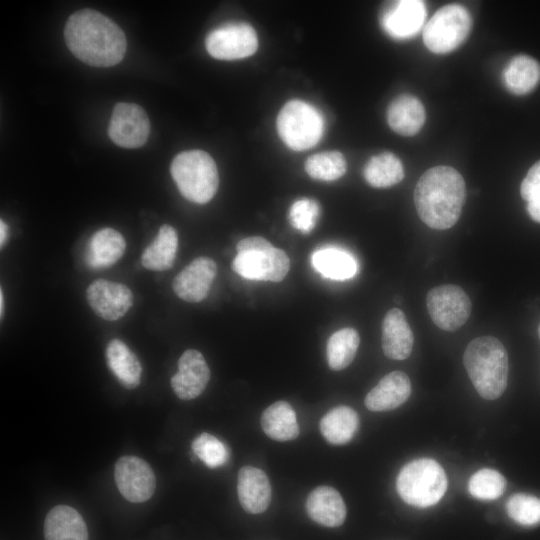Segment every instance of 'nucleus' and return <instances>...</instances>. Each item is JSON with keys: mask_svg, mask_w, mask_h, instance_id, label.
I'll use <instances>...</instances> for the list:
<instances>
[{"mask_svg": "<svg viewBox=\"0 0 540 540\" xmlns=\"http://www.w3.org/2000/svg\"><path fill=\"white\" fill-rule=\"evenodd\" d=\"M448 480L441 465L430 458L407 463L399 472L396 487L404 502L416 507L435 505L445 494Z\"/></svg>", "mask_w": 540, "mask_h": 540, "instance_id": "nucleus-6", "label": "nucleus"}, {"mask_svg": "<svg viewBox=\"0 0 540 540\" xmlns=\"http://www.w3.org/2000/svg\"><path fill=\"white\" fill-rule=\"evenodd\" d=\"M217 274V265L209 257L195 258L172 282L174 293L186 302L197 303L204 300Z\"/></svg>", "mask_w": 540, "mask_h": 540, "instance_id": "nucleus-14", "label": "nucleus"}, {"mask_svg": "<svg viewBox=\"0 0 540 540\" xmlns=\"http://www.w3.org/2000/svg\"><path fill=\"white\" fill-rule=\"evenodd\" d=\"M426 17L424 2L401 0L393 2L382 14L384 31L395 39L414 36L423 26Z\"/></svg>", "mask_w": 540, "mask_h": 540, "instance_id": "nucleus-16", "label": "nucleus"}, {"mask_svg": "<svg viewBox=\"0 0 540 540\" xmlns=\"http://www.w3.org/2000/svg\"><path fill=\"white\" fill-rule=\"evenodd\" d=\"M45 540H88V530L81 514L68 505H57L46 515Z\"/></svg>", "mask_w": 540, "mask_h": 540, "instance_id": "nucleus-21", "label": "nucleus"}, {"mask_svg": "<svg viewBox=\"0 0 540 540\" xmlns=\"http://www.w3.org/2000/svg\"><path fill=\"white\" fill-rule=\"evenodd\" d=\"M538 191H540V160L529 169L520 185V194L525 201H529Z\"/></svg>", "mask_w": 540, "mask_h": 540, "instance_id": "nucleus-37", "label": "nucleus"}, {"mask_svg": "<svg viewBox=\"0 0 540 540\" xmlns=\"http://www.w3.org/2000/svg\"><path fill=\"white\" fill-rule=\"evenodd\" d=\"M150 123L145 111L134 103L120 102L115 105L110 119L108 134L111 140L124 148H137L148 139Z\"/></svg>", "mask_w": 540, "mask_h": 540, "instance_id": "nucleus-12", "label": "nucleus"}, {"mask_svg": "<svg viewBox=\"0 0 540 540\" xmlns=\"http://www.w3.org/2000/svg\"><path fill=\"white\" fill-rule=\"evenodd\" d=\"M237 493L239 502L246 512L263 513L271 501L269 478L259 468L244 466L238 473Z\"/></svg>", "mask_w": 540, "mask_h": 540, "instance_id": "nucleus-17", "label": "nucleus"}, {"mask_svg": "<svg viewBox=\"0 0 540 540\" xmlns=\"http://www.w3.org/2000/svg\"><path fill=\"white\" fill-rule=\"evenodd\" d=\"M64 37L74 56L95 67L118 64L127 46L121 28L102 13L91 9L76 11L68 18Z\"/></svg>", "mask_w": 540, "mask_h": 540, "instance_id": "nucleus-1", "label": "nucleus"}, {"mask_svg": "<svg viewBox=\"0 0 540 540\" xmlns=\"http://www.w3.org/2000/svg\"><path fill=\"white\" fill-rule=\"evenodd\" d=\"M319 216V204L313 199L303 198L295 201L289 210L291 225L307 234L316 226Z\"/></svg>", "mask_w": 540, "mask_h": 540, "instance_id": "nucleus-36", "label": "nucleus"}, {"mask_svg": "<svg viewBox=\"0 0 540 540\" xmlns=\"http://www.w3.org/2000/svg\"><path fill=\"white\" fill-rule=\"evenodd\" d=\"M126 242L120 232L113 228L96 231L90 238L86 263L94 269H103L114 265L124 254Z\"/></svg>", "mask_w": 540, "mask_h": 540, "instance_id": "nucleus-22", "label": "nucleus"}, {"mask_svg": "<svg viewBox=\"0 0 540 540\" xmlns=\"http://www.w3.org/2000/svg\"><path fill=\"white\" fill-rule=\"evenodd\" d=\"M309 517L326 527H338L346 518V505L340 493L329 486L313 489L306 500Z\"/></svg>", "mask_w": 540, "mask_h": 540, "instance_id": "nucleus-20", "label": "nucleus"}, {"mask_svg": "<svg viewBox=\"0 0 540 540\" xmlns=\"http://www.w3.org/2000/svg\"><path fill=\"white\" fill-rule=\"evenodd\" d=\"M390 128L402 136H413L425 122V109L415 96L403 94L396 97L387 109Z\"/></svg>", "mask_w": 540, "mask_h": 540, "instance_id": "nucleus-23", "label": "nucleus"}, {"mask_svg": "<svg viewBox=\"0 0 540 540\" xmlns=\"http://www.w3.org/2000/svg\"><path fill=\"white\" fill-rule=\"evenodd\" d=\"M428 313L434 324L445 331H456L471 314L472 304L465 291L453 284L431 289L426 297Z\"/></svg>", "mask_w": 540, "mask_h": 540, "instance_id": "nucleus-9", "label": "nucleus"}, {"mask_svg": "<svg viewBox=\"0 0 540 540\" xmlns=\"http://www.w3.org/2000/svg\"><path fill=\"white\" fill-rule=\"evenodd\" d=\"M7 233H8L7 225L3 220H1L0 221V244H1V248L3 247V244L5 243V241L7 239Z\"/></svg>", "mask_w": 540, "mask_h": 540, "instance_id": "nucleus-39", "label": "nucleus"}, {"mask_svg": "<svg viewBox=\"0 0 540 540\" xmlns=\"http://www.w3.org/2000/svg\"><path fill=\"white\" fill-rule=\"evenodd\" d=\"M312 265L324 277L333 280H346L357 273L354 258L336 248H324L314 252Z\"/></svg>", "mask_w": 540, "mask_h": 540, "instance_id": "nucleus-30", "label": "nucleus"}, {"mask_svg": "<svg viewBox=\"0 0 540 540\" xmlns=\"http://www.w3.org/2000/svg\"><path fill=\"white\" fill-rule=\"evenodd\" d=\"M208 53L220 60H236L253 55L258 48L257 34L247 23H230L211 31L205 40Z\"/></svg>", "mask_w": 540, "mask_h": 540, "instance_id": "nucleus-10", "label": "nucleus"}, {"mask_svg": "<svg viewBox=\"0 0 540 540\" xmlns=\"http://www.w3.org/2000/svg\"><path fill=\"white\" fill-rule=\"evenodd\" d=\"M236 249L232 268L246 279L280 282L290 269L286 252L273 247L263 237L244 238L238 242Z\"/></svg>", "mask_w": 540, "mask_h": 540, "instance_id": "nucleus-5", "label": "nucleus"}, {"mask_svg": "<svg viewBox=\"0 0 540 540\" xmlns=\"http://www.w3.org/2000/svg\"><path fill=\"white\" fill-rule=\"evenodd\" d=\"M413 332L402 310L390 309L382 322V349L386 357L404 360L412 352Z\"/></svg>", "mask_w": 540, "mask_h": 540, "instance_id": "nucleus-19", "label": "nucleus"}, {"mask_svg": "<svg viewBox=\"0 0 540 540\" xmlns=\"http://www.w3.org/2000/svg\"><path fill=\"white\" fill-rule=\"evenodd\" d=\"M3 304H4V298H3V291L1 289L0 290V316L1 318L3 317V312H4Z\"/></svg>", "mask_w": 540, "mask_h": 540, "instance_id": "nucleus-40", "label": "nucleus"}, {"mask_svg": "<svg viewBox=\"0 0 540 540\" xmlns=\"http://www.w3.org/2000/svg\"><path fill=\"white\" fill-rule=\"evenodd\" d=\"M114 476L119 492L130 502H145L155 492V474L150 465L139 457L119 458L115 464Z\"/></svg>", "mask_w": 540, "mask_h": 540, "instance_id": "nucleus-11", "label": "nucleus"}, {"mask_svg": "<svg viewBox=\"0 0 540 540\" xmlns=\"http://www.w3.org/2000/svg\"><path fill=\"white\" fill-rule=\"evenodd\" d=\"M359 427L356 411L348 406H337L328 411L320 420V431L331 444L348 443Z\"/></svg>", "mask_w": 540, "mask_h": 540, "instance_id": "nucleus-27", "label": "nucleus"}, {"mask_svg": "<svg viewBox=\"0 0 540 540\" xmlns=\"http://www.w3.org/2000/svg\"><path fill=\"white\" fill-rule=\"evenodd\" d=\"M508 515L518 524L533 526L540 523V499L529 494H515L507 504Z\"/></svg>", "mask_w": 540, "mask_h": 540, "instance_id": "nucleus-35", "label": "nucleus"}, {"mask_svg": "<svg viewBox=\"0 0 540 540\" xmlns=\"http://www.w3.org/2000/svg\"><path fill=\"white\" fill-rule=\"evenodd\" d=\"M503 80L510 92L516 95L527 94L540 80V65L528 55H518L505 68Z\"/></svg>", "mask_w": 540, "mask_h": 540, "instance_id": "nucleus-28", "label": "nucleus"}, {"mask_svg": "<svg viewBox=\"0 0 540 540\" xmlns=\"http://www.w3.org/2000/svg\"><path fill=\"white\" fill-rule=\"evenodd\" d=\"M324 119L312 105L291 100L280 110L277 130L283 142L296 151L315 146L324 133Z\"/></svg>", "mask_w": 540, "mask_h": 540, "instance_id": "nucleus-7", "label": "nucleus"}, {"mask_svg": "<svg viewBox=\"0 0 540 540\" xmlns=\"http://www.w3.org/2000/svg\"><path fill=\"white\" fill-rule=\"evenodd\" d=\"M194 454L209 468L223 466L229 459L227 446L209 433H201L192 442Z\"/></svg>", "mask_w": 540, "mask_h": 540, "instance_id": "nucleus-34", "label": "nucleus"}, {"mask_svg": "<svg viewBox=\"0 0 540 540\" xmlns=\"http://www.w3.org/2000/svg\"><path fill=\"white\" fill-rule=\"evenodd\" d=\"M347 169L344 156L338 151H327L312 155L305 162V170L313 179L334 181L342 177Z\"/></svg>", "mask_w": 540, "mask_h": 540, "instance_id": "nucleus-32", "label": "nucleus"}, {"mask_svg": "<svg viewBox=\"0 0 540 540\" xmlns=\"http://www.w3.org/2000/svg\"><path fill=\"white\" fill-rule=\"evenodd\" d=\"M364 177L375 188H387L398 184L404 178V168L393 153L384 152L373 156L364 168Z\"/></svg>", "mask_w": 540, "mask_h": 540, "instance_id": "nucleus-29", "label": "nucleus"}, {"mask_svg": "<svg viewBox=\"0 0 540 540\" xmlns=\"http://www.w3.org/2000/svg\"><path fill=\"white\" fill-rule=\"evenodd\" d=\"M209 379L210 370L203 355L188 349L178 360V371L171 378V387L178 398L191 400L205 390Z\"/></svg>", "mask_w": 540, "mask_h": 540, "instance_id": "nucleus-15", "label": "nucleus"}, {"mask_svg": "<svg viewBox=\"0 0 540 540\" xmlns=\"http://www.w3.org/2000/svg\"><path fill=\"white\" fill-rule=\"evenodd\" d=\"M360 343L358 332L346 327L333 333L326 348L330 369L339 371L349 366L355 358Z\"/></svg>", "mask_w": 540, "mask_h": 540, "instance_id": "nucleus-31", "label": "nucleus"}, {"mask_svg": "<svg viewBox=\"0 0 540 540\" xmlns=\"http://www.w3.org/2000/svg\"><path fill=\"white\" fill-rule=\"evenodd\" d=\"M463 362L481 397L494 400L503 394L507 387L509 361L504 345L497 338L473 339L465 349Z\"/></svg>", "mask_w": 540, "mask_h": 540, "instance_id": "nucleus-3", "label": "nucleus"}, {"mask_svg": "<svg viewBox=\"0 0 540 540\" xmlns=\"http://www.w3.org/2000/svg\"><path fill=\"white\" fill-rule=\"evenodd\" d=\"M471 26V16L465 7L459 4L445 5L425 25L424 44L433 53H449L464 42Z\"/></svg>", "mask_w": 540, "mask_h": 540, "instance_id": "nucleus-8", "label": "nucleus"}, {"mask_svg": "<svg viewBox=\"0 0 540 540\" xmlns=\"http://www.w3.org/2000/svg\"><path fill=\"white\" fill-rule=\"evenodd\" d=\"M527 212L530 217L540 223V191L535 193L529 201H527Z\"/></svg>", "mask_w": 540, "mask_h": 540, "instance_id": "nucleus-38", "label": "nucleus"}, {"mask_svg": "<svg viewBox=\"0 0 540 540\" xmlns=\"http://www.w3.org/2000/svg\"><path fill=\"white\" fill-rule=\"evenodd\" d=\"M411 394L409 377L401 371L385 375L365 397V406L374 412L393 410L407 401Z\"/></svg>", "mask_w": 540, "mask_h": 540, "instance_id": "nucleus-18", "label": "nucleus"}, {"mask_svg": "<svg viewBox=\"0 0 540 540\" xmlns=\"http://www.w3.org/2000/svg\"><path fill=\"white\" fill-rule=\"evenodd\" d=\"M180 193L198 204L209 202L217 192L219 176L213 158L202 150L179 153L170 167Z\"/></svg>", "mask_w": 540, "mask_h": 540, "instance_id": "nucleus-4", "label": "nucleus"}, {"mask_svg": "<svg viewBox=\"0 0 540 540\" xmlns=\"http://www.w3.org/2000/svg\"><path fill=\"white\" fill-rule=\"evenodd\" d=\"M86 298L94 313L107 321L120 319L133 305V294L126 285L105 279L92 282Z\"/></svg>", "mask_w": 540, "mask_h": 540, "instance_id": "nucleus-13", "label": "nucleus"}, {"mask_svg": "<svg viewBox=\"0 0 540 540\" xmlns=\"http://www.w3.org/2000/svg\"><path fill=\"white\" fill-rule=\"evenodd\" d=\"M265 434L276 441H289L299 435V425L293 407L280 400L267 407L261 416Z\"/></svg>", "mask_w": 540, "mask_h": 540, "instance_id": "nucleus-26", "label": "nucleus"}, {"mask_svg": "<svg viewBox=\"0 0 540 540\" xmlns=\"http://www.w3.org/2000/svg\"><path fill=\"white\" fill-rule=\"evenodd\" d=\"M466 199L465 181L450 166L425 171L414 189V203L420 219L430 228L445 230L456 224Z\"/></svg>", "mask_w": 540, "mask_h": 540, "instance_id": "nucleus-2", "label": "nucleus"}, {"mask_svg": "<svg viewBox=\"0 0 540 540\" xmlns=\"http://www.w3.org/2000/svg\"><path fill=\"white\" fill-rule=\"evenodd\" d=\"M538 335H539V338H540V324L538 326Z\"/></svg>", "mask_w": 540, "mask_h": 540, "instance_id": "nucleus-41", "label": "nucleus"}, {"mask_svg": "<svg viewBox=\"0 0 540 540\" xmlns=\"http://www.w3.org/2000/svg\"><path fill=\"white\" fill-rule=\"evenodd\" d=\"M178 249V234L176 230L164 224L160 227L153 242L145 248L141 255L142 265L152 271L170 269Z\"/></svg>", "mask_w": 540, "mask_h": 540, "instance_id": "nucleus-25", "label": "nucleus"}, {"mask_svg": "<svg viewBox=\"0 0 540 540\" xmlns=\"http://www.w3.org/2000/svg\"><path fill=\"white\" fill-rule=\"evenodd\" d=\"M107 365L119 383L127 389L140 384L142 367L136 355L119 339L111 340L106 348Z\"/></svg>", "mask_w": 540, "mask_h": 540, "instance_id": "nucleus-24", "label": "nucleus"}, {"mask_svg": "<svg viewBox=\"0 0 540 540\" xmlns=\"http://www.w3.org/2000/svg\"><path fill=\"white\" fill-rule=\"evenodd\" d=\"M506 488V479L497 470L484 468L474 473L468 483L470 494L482 500L500 497Z\"/></svg>", "mask_w": 540, "mask_h": 540, "instance_id": "nucleus-33", "label": "nucleus"}]
</instances>
